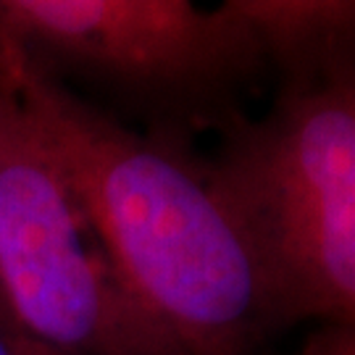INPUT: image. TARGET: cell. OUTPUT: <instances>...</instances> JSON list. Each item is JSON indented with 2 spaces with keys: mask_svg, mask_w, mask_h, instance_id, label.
<instances>
[{
  "mask_svg": "<svg viewBox=\"0 0 355 355\" xmlns=\"http://www.w3.org/2000/svg\"><path fill=\"white\" fill-rule=\"evenodd\" d=\"M64 168L119 290L171 355H253L279 308L245 227L205 166L145 137L19 53H0Z\"/></svg>",
  "mask_w": 355,
  "mask_h": 355,
  "instance_id": "obj_1",
  "label": "cell"
},
{
  "mask_svg": "<svg viewBox=\"0 0 355 355\" xmlns=\"http://www.w3.org/2000/svg\"><path fill=\"white\" fill-rule=\"evenodd\" d=\"M205 171L253 242L282 324H355V71L284 89Z\"/></svg>",
  "mask_w": 355,
  "mask_h": 355,
  "instance_id": "obj_2",
  "label": "cell"
},
{
  "mask_svg": "<svg viewBox=\"0 0 355 355\" xmlns=\"http://www.w3.org/2000/svg\"><path fill=\"white\" fill-rule=\"evenodd\" d=\"M0 308L24 355H171L119 290L58 158L3 74Z\"/></svg>",
  "mask_w": 355,
  "mask_h": 355,
  "instance_id": "obj_3",
  "label": "cell"
},
{
  "mask_svg": "<svg viewBox=\"0 0 355 355\" xmlns=\"http://www.w3.org/2000/svg\"><path fill=\"white\" fill-rule=\"evenodd\" d=\"M0 53L148 98H195L253 66L261 42L195 0H0Z\"/></svg>",
  "mask_w": 355,
  "mask_h": 355,
  "instance_id": "obj_4",
  "label": "cell"
},
{
  "mask_svg": "<svg viewBox=\"0 0 355 355\" xmlns=\"http://www.w3.org/2000/svg\"><path fill=\"white\" fill-rule=\"evenodd\" d=\"M261 48L297 55L355 32V0H221Z\"/></svg>",
  "mask_w": 355,
  "mask_h": 355,
  "instance_id": "obj_5",
  "label": "cell"
},
{
  "mask_svg": "<svg viewBox=\"0 0 355 355\" xmlns=\"http://www.w3.org/2000/svg\"><path fill=\"white\" fill-rule=\"evenodd\" d=\"M303 355H355V324H324L308 340Z\"/></svg>",
  "mask_w": 355,
  "mask_h": 355,
  "instance_id": "obj_6",
  "label": "cell"
},
{
  "mask_svg": "<svg viewBox=\"0 0 355 355\" xmlns=\"http://www.w3.org/2000/svg\"><path fill=\"white\" fill-rule=\"evenodd\" d=\"M0 355H24L19 350V345L13 343L11 337H6L3 331H0Z\"/></svg>",
  "mask_w": 355,
  "mask_h": 355,
  "instance_id": "obj_7",
  "label": "cell"
},
{
  "mask_svg": "<svg viewBox=\"0 0 355 355\" xmlns=\"http://www.w3.org/2000/svg\"><path fill=\"white\" fill-rule=\"evenodd\" d=\"M0 331H3L6 337H11V334H8V324H6V316H3V308H0Z\"/></svg>",
  "mask_w": 355,
  "mask_h": 355,
  "instance_id": "obj_8",
  "label": "cell"
}]
</instances>
